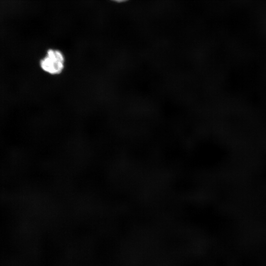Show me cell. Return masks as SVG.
<instances>
[{
	"mask_svg": "<svg viewBox=\"0 0 266 266\" xmlns=\"http://www.w3.org/2000/svg\"><path fill=\"white\" fill-rule=\"evenodd\" d=\"M38 64L41 71L46 75L51 77L61 75L66 66L65 55L56 49H49L40 59Z\"/></svg>",
	"mask_w": 266,
	"mask_h": 266,
	"instance_id": "obj_1",
	"label": "cell"
},
{
	"mask_svg": "<svg viewBox=\"0 0 266 266\" xmlns=\"http://www.w3.org/2000/svg\"><path fill=\"white\" fill-rule=\"evenodd\" d=\"M114 0V1H117V2H123V1H126L127 0Z\"/></svg>",
	"mask_w": 266,
	"mask_h": 266,
	"instance_id": "obj_2",
	"label": "cell"
}]
</instances>
